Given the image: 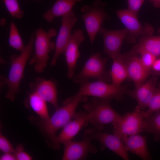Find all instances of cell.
Returning a JSON list of instances; mask_svg holds the SVG:
<instances>
[{
    "mask_svg": "<svg viewBox=\"0 0 160 160\" xmlns=\"http://www.w3.org/2000/svg\"><path fill=\"white\" fill-rule=\"evenodd\" d=\"M35 38L34 31L31 33L29 42L20 54H13L10 57L11 64L5 81L8 87L5 97L11 101H14L17 95L20 91V85L26 63L32 55Z\"/></svg>",
    "mask_w": 160,
    "mask_h": 160,
    "instance_id": "cell-1",
    "label": "cell"
},
{
    "mask_svg": "<svg viewBox=\"0 0 160 160\" xmlns=\"http://www.w3.org/2000/svg\"><path fill=\"white\" fill-rule=\"evenodd\" d=\"M87 100V97L85 95L69 97L63 101V105L58 107L56 109L55 113L48 120L43 121L41 128L50 140L56 136L58 129L63 128L74 118L76 113V109L79 104Z\"/></svg>",
    "mask_w": 160,
    "mask_h": 160,
    "instance_id": "cell-2",
    "label": "cell"
},
{
    "mask_svg": "<svg viewBox=\"0 0 160 160\" xmlns=\"http://www.w3.org/2000/svg\"><path fill=\"white\" fill-rule=\"evenodd\" d=\"M110 101L93 97L84 105L88 114V121L93 127L102 130L104 125L118 121L122 119V117L112 108Z\"/></svg>",
    "mask_w": 160,
    "mask_h": 160,
    "instance_id": "cell-3",
    "label": "cell"
},
{
    "mask_svg": "<svg viewBox=\"0 0 160 160\" xmlns=\"http://www.w3.org/2000/svg\"><path fill=\"white\" fill-rule=\"evenodd\" d=\"M35 32V53L28 63L30 65H34L35 71L41 73L43 72L47 66L49 53L55 49V44L51 41V39L57 35V31L54 28H50L46 31L39 28Z\"/></svg>",
    "mask_w": 160,
    "mask_h": 160,
    "instance_id": "cell-4",
    "label": "cell"
},
{
    "mask_svg": "<svg viewBox=\"0 0 160 160\" xmlns=\"http://www.w3.org/2000/svg\"><path fill=\"white\" fill-rule=\"evenodd\" d=\"M78 92L74 95L90 96L101 99L111 100L115 99L119 101L122 100L128 85L118 86L103 81L91 82L88 80L80 84Z\"/></svg>",
    "mask_w": 160,
    "mask_h": 160,
    "instance_id": "cell-5",
    "label": "cell"
},
{
    "mask_svg": "<svg viewBox=\"0 0 160 160\" xmlns=\"http://www.w3.org/2000/svg\"><path fill=\"white\" fill-rule=\"evenodd\" d=\"M105 4L95 0L91 5H84L81 9V17L84 22L91 43L93 44L97 34L105 21L110 20L105 10Z\"/></svg>",
    "mask_w": 160,
    "mask_h": 160,
    "instance_id": "cell-6",
    "label": "cell"
},
{
    "mask_svg": "<svg viewBox=\"0 0 160 160\" xmlns=\"http://www.w3.org/2000/svg\"><path fill=\"white\" fill-rule=\"evenodd\" d=\"M108 59L103 58L100 52L92 54L80 72L73 77V81L81 84L89 79L95 78L98 81L108 83L111 82L110 71H106L105 68Z\"/></svg>",
    "mask_w": 160,
    "mask_h": 160,
    "instance_id": "cell-7",
    "label": "cell"
},
{
    "mask_svg": "<svg viewBox=\"0 0 160 160\" xmlns=\"http://www.w3.org/2000/svg\"><path fill=\"white\" fill-rule=\"evenodd\" d=\"M145 118L144 111L137 106L132 112L126 114L119 121L112 123L114 134L122 140L143 131Z\"/></svg>",
    "mask_w": 160,
    "mask_h": 160,
    "instance_id": "cell-8",
    "label": "cell"
},
{
    "mask_svg": "<svg viewBox=\"0 0 160 160\" xmlns=\"http://www.w3.org/2000/svg\"><path fill=\"white\" fill-rule=\"evenodd\" d=\"M116 14L128 31L126 37L127 42L133 43L137 38L151 36L154 29L149 24L142 25L139 21L137 15L128 9L117 10Z\"/></svg>",
    "mask_w": 160,
    "mask_h": 160,
    "instance_id": "cell-9",
    "label": "cell"
},
{
    "mask_svg": "<svg viewBox=\"0 0 160 160\" xmlns=\"http://www.w3.org/2000/svg\"><path fill=\"white\" fill-rule=\"evenodd\" d=\"M94 127L86 129L83 139L92 141L97 140L100 144L101 150L107 148L125 160L129 159L127 150L123 140L115 135L103 132Z\"/></svg>",
    "mask_w": 160,
    "mask_h": 160,
    "instance_id": "cell-10",
    "label": "cell"
},
{
    "mask_svg": "<svg viewBox=\"0 0 160 160\" xmlns=\"http://www.w3.org/2000/svg\"><path fill=\"white\" fill-rule=\"evenodd\" d=\"M89 123L86 112L81 111L76 113L73 120L63 127L58 135L50 140L52 148L55 150L59 149L61 144L63 145L71 140L82 128L87 126Z\"/></svg>",
    "mask_w": 160,
    "mask_h": 160,
    "instance_id": "cell-11",
    "label": "cell"
},
{
    "mask_svg": "<svg viewBox=\"0 0 160 160\" xmlns=\"http://www.w3.org/2000/svg\"><path fill=\"white\" fill-rule=\"evenodd\" d=\"M138 54L132 50L122 55L128 77L133 82L135 88L143 84L151 75L143 66Z\"/></svg>",
    "mask_w": 160,
    "mask_h": 160,
    "instance_id": "cell-12",
    "label": "cell"
},
{
    "mask_svg": "<svg viewBox=\"0 0 160 160\" xmlns=\"http://www.w3.org/2000/svg\"><path fill=\"white\" fill-rule=\"evenodd\" d=\"M98 33L103 37V52L112 59L120 54L122 43L128 34L127 29L109 30L101 27Z\"/></svg>",
    "mask_w": 160,
    "mask_h": 160,
    "instance_id": "cell-13",
    "label": "cell"
},
{
    "mask_svg": "<svg viewBox=\"0 0 160 160\" xmlns=\"http://www.w3.org/2000/svg\"><path fill=\"white\" fill-rule=\"evenodd\" d=\"M84 39L82 31L80 29L73 31L65 48L64 52L67 63V77L70 79L74 76L77 60L80 56L79 47Z\"/></svg>",
    "mask_w": 160,
    "mask_h": 160,
    "instance_id": "cell-14",
    "label": "cell"
},
{
    "mask_svg": "<svg viewBox=\"0 0 160 160\" xmlns=\"http://www.w3.org/2000/svg\"><path fill=\"white\" fill-rule=\"evenodd\" d=\"M78 19L74 13L62 17L61 26L55 44V54L50 62L51 65H55L60 56L64 53L70 37L71 30Z\"/></svg>",
    "mask_w": 160,
    "mask_h": 160,
    "instance_id": "cell-15",
    "label": "cell"
},
{
    "mask_svg": "<svg viewBox=\"0 0 160 160\" xmlns=\"http://www.w3.org/2000/svg\"><path fill=\"white\" fill-rule=\"evenodd\" d=\"M64 146L63 160H79L85 159L89 153H97V149L91 141L86 139L79 142L69 141Z\"/></svg>",
    "mask_w": 160,
    "mask_h": 160,
    "instance_id": "cell-16",
    "label": "cell"
},
{
    "mask_svg": "<svg viewBox=\"0 0 160 160\" xmlns=\"http://www.w3.org/2000/svg\"><path fill=\"white\" fill-rule=\"evenodd\" d=\"M29 87L31 92L50 103L55 109L58 108L56 84L53 81L38 77L30 83Z\"/></svg>",
    "mask_w": 160,
    "mask_h": 160,
    "instance_id": "cell-17",
    "label": "cell"
},
{
    "mask_svg": "<svg viewBox=\"0 0 160 160\" xmlns=\"http://www.w3.org/2000/svg\"><path fill=\"white\" fill-rule=\"evenodd\" d=\"M157 80V76H153L135 89H127L126 94L135 99L137 102V106L143 110L148 107L156 88Z\"/></svg>",
    "mask_w": 160,
    "mask_h": 160,
    "instance_id": "cell-18",
    "label": "cell"
},
{
    "mask_svg": "<svg viewBox=\"0 0 160 160\" xmlns=\"http://www.w3.org/2000/svg\"><path fill=\"white\" fill-rule=\"evenodd\" d=\"M128 151L144 160L151 159L146 144V137L137 134L126 137L122 140Z\"/></svg>",
    "mask_w": 160,
    "mask_h": 160,
    "instance_id": "cell-19",
    "label": "cell"
},
{
    "mask_svg": "<svg viewBox=\"0 0 160 160\" xmlns=\"http://www.w3.org/2000/svg\"><path fill=\"white\" fill-rule=\"evenodd\" d=\"M83 0H56L52 7L43 15V17L49 23H52L54 19L73 13V7L78 2Z\"/></svg>",
    "mask_w": 160,
    "mask_h": 160,
    "instance_id": "cell-20",
    "label": "cell"
},
{
    "mask_svg": "<svg viewBox=\"0 0 160 160\" xmlns=\"http://www.w3.org/2000/svg\"><path fill=\"white\" fill-rule=\"evenodd\" d=\"M133 50L139 54L143 51L152 53L157 58L160 57V36L140 37L132 47Z\"/></svg>",
    "mask_w": 160,
    "mask_h": 160,
    "instance_id": "cell-21",
    "label": "cell"
},
{
    "mask_svg": "<svg viewBox=\"0 0 160 160\" xmlns=\"http://www.w3.org/2000/svg\"><path fill=\"white\" fill-rule=\"evenodd\" d=\"M113 59L110 71L111 84L119 86L128 77L127 70L122 55L119 54Z\"/></svg>",
    "mask_w": 160,
    "mask_h": 160,
    "instance_id": "cell-22",
    "label": "cell"
},
{
    "mask_svg": "<svg viewBox=\"0 0 160 160\" xmlns=\"http://www.w3.org/2000/svg\"><path fill=\"white\" fill-rule=\"evenodd\" d=\"M30 106L42 119L47 121L49 118L46 102L36 93L31 92L29 95Z\"/></svg>",
    "mask_w": 160,
    "mask_h": 160,
    "instance_id": "cell-23",
    "label": "cell"
},
{
    "mask_svg": "<svg viewBox=\"0 0 160 160\" xmlns=\"http://www.w3.org/2000/svg\"><path fill=\"white\" fill-rule=\"evenodd\" d=\"M143 131L154 134L156 141L160 140V110L145 118Z\"/></svg>",
    "mask_w": 160,
    "mask_h": 160,
    "instance_id": "cell-24",
    "label": "cell"
},
{
    "mask_svg": "<svg viewBox=\"0 0 160 160\" xmlns=\"http://www.w3.org/2000/svg\"><path fill=\"white\" fill-rule=\"evenodd\" d=\"M8 43L10 47L20 52L25 47L16 25L13 21L10 23Z\"/></svg>",
    "mask_w": 160,
    "mask_h": 160,
    "instance_id": "cell-25",
    "label": "cell"
},
{
    "mask_svg": "<svg viewBox=\"0 0 160 160\" xmlns=\"http://www.w3.org/2000/svg\"><path fill=\"white\" fill-rule=\"evenodd\" d=\"M148 110L146 111H144L145 118L160 110V82L156 87L148 103Z\"/></svg>",
    "mask_w": 160,
    "mask_h": 160,
    "instance_id": "cell-26",
    "label": "cell"
},
{
    "mask_svg": "<svg viewBox=\"0 0 160 160\" xmlns=\"http://www.w3.org/2000/svg\"><path fill=\"white\" fill-rule=\"evenodd\" d=\"M2 0L12 17L19 19L23 17L24 12L21 9L17 0Z\"/></svg>",
    "mask_w": 160,
    "mask_h": 160,
    "instance_id": "cell-27",
    "label": "cell"
},
{
    "mask_svg": "<svg viewBox=\"0 0 160 160\" xmlns=\"http://www.w3.org/2000/svg\"><path fill=\"white\" fill-rule=\"evenodd\" d=\"M140 61L143 66L148 72L151 73V68L157 57L153 55L147 51H143L139 54Z\"/></svg>",
    "mask_w": 160,
    "mask_h": 160,
    "instance_id": "cell-28",
    "label": "cell"
},
{
    "mask_svg": "<svg viewBox=\"0 0 160 160\" xmlns=\"http://www.w3.org/2000/svg\"><path fill=\"white\" fill-rule=\"evenodd\" d=\"M0 150L4 153H14L15 149L12 145L2 134L0 133Z\"/></svg>",
    "mask_w": 160,
    "mask_h": 160,
    "instance_id": "cell-29",
    "label": "cell"
},
{
    "mask_svg": "<svg viewBox=\"0 0 160 160\" xmlns=\"http://www.w3.org/2000/svg\"><path fill=\"white\" fill-rule=\"evenodd\" d=\"M14 153L17 160H31L32 159V157L24 151L23 145L21 144L17 145Z\"/></svg>",
    "mask_w": 160,
    "mask_h": 160,
    "instance_id": "cell-30",
    "label": "cell"
},
{
    "mask_svg": "<svg viewBox=\"0 0 160 160\" xmlns=\"http://www.w3.org/2000/svg\"><path fill=\"white\" fill-rule=\"evenodd\" d=\"M145 0H127L128 9L137 15L138 12Z\"/></svg>",
    "mask_w": 160,
    "mask_h": 160,
    "instance_id": "cell-31",
    "label": "cell"
},
{
    "mask_svg": "<svg viewBox=\"0 0 160 160\" xmlns=\"http://www.w3.org/2000/svg\"><path fill=\"white\" fill-rule=\"evenodd\" d=\"M151 73L153 76H160V57L157 58L153 65Z\"/></svg>",
    "mask_w": 160,
    "mask_h": 160,
    "instance_id": "cell-32",
    "label": "cell"
},
{
    "mask_svg": "<svg viewBox=\"0 0 160 160\" xmlns=\"http://www.w3.org/2000/svg\"><path fill=\"white\" fill-rule=\"evenodd\" d=\"M0 160H15L16 159L15 155L11 153H4L0 158Z\"/></svg>",
    "mask_w": 160,
    "mask_h": 160,
    "instance_id": "cell-33",
    "label": "cell"
},
{
    "mask_svg": "<svg viewBox=\"0 0 160 160\" xmlns=\"http://www.w3.org/2000/svg\"><path fill=\"white\" fill-rule=\"evenodd\" d=\"M151 1L154 7L160 8V0H149Z\"/></svg>",
    "mask_w": 160,
    "mask_h": 160,
    "instance_id": "cell-34",
    "label": "cell"
},
{
    "mask_svg": "<svg viewBox=\"0 0 160 160\" xmlns=\"http://www.w3.org/2000/svg\"><path fill=\"white\" fill-rule=\"evenodd\" d=\"M30 0L34 1H36V2H39L41 1H43L44 0Z\"/></svg>",
    "mask_w": 160,
    "mask_h": 160,
    "instance_id": "cell-35",
    "label": "cell"
},
{
    "mask_svg": "<svg viewBox=\"0 0 160 160\" xmlns=\"http://www.w3.org/2000/svg\"><path fill=\"white\" fill-rule=\"evenodd\" d=\"M159 33H160V29H159Z\"/></svg>",
    "mask_w": 160,
    "mask_h": 160,
    "instance_id": "cell-36",
    "label": "cell"
}]
</instances>
